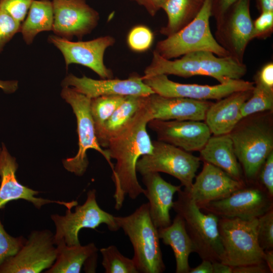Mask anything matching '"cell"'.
I'll return each mask as SVG.
<instances>
[{"label":"cell","mask_w":273,"mask_h":273,"mask_svg":"<svg viewBox=\"0 0 273 273\" xmlns=\"http://www.w3.org/2000/svg\"><path fill=\"white\" fill-rule=\"evenodd\" d=\"M147 97L129 123L107 145L110 158L116 161L111 178L115 185L113 197L117 210L122 207L126 196L135 199L145 193V190L137 178L136 165L142 156L150 154L153 149L146 129L149 122L153 120Z\"/></svg>","instance_id":"1"},{"label":"cell","mask_w":273,"mask_h":273,"mask_svg":"<svg viewBox=\"0 0 273 273\" xmlns=\"http://www.w3.org/2000/svg\"><path fill=\"white\" fill-rule=\"evenodd\" d=\"M247 71L246 65L230 56L218 57L209 51H197L171 60L154 51L150 64L144 70L143 78L157 75H174L188 77L196 75L212 77L219 83L231 79H240Z\"/></svg>","instance_id":"2"},{"label":"cell","mask_w":273,"mask_h":273,"mask_svg":"<svg viewBox=\"0 0 273 273\" xmlns=\"http://www.w3.org/2000/svg\"><path fill=\"white\" fill-rule=\"evenodd\" d=\"M119 229L128 236L133 248L132 258L139 272L161 273L165 269L158 229L151 218L148 203L126 216H115Z\"/></svg>","instance_id":"3"},{"label":"cell","mask_w":273,"mask_h":273,"mask_svg":"<svg viewBox=\"0 0 273 273\" xmlns=\"http://www.w3.org/2000/svg\"><path fill=\"white\" fill-rule=\"evenodd\" d=\"M177 194L172 208L184 219L194 252L202 260L220 261L223 249L218 230L219 217L212 213H203L185 190Z\"/></svg>","instance_id":"4"},{"label":"cell","mask_w":273,"mask_h":273,"mask_svg":"<svg viewBox=\"0 0 273 273\" xmlns=\"http://www.w3.org/2000/svg\"><path fill=\"white\" fill-rule=\"evenodd\" d=\"M211 0H206L194 19L177 32L158 41L154 51L167 59L202 51L210 52L218 57L230 56L211 33Z\"/></svg>","instance_id":"5"},{"label":"cell","mask_w":273,"mask_h":273,"mask_svg":"<svg viewBox=\"0 0 273 273\" xmlns=\"http://www.w3.org/2000/svg\"><path fill=\"white\" fill-rule=\"evenodd\" d=\"M223 253L220 262L232 267L264 262L257 234V218L219 217Z\"/></svg>","instance_id":"6"},{"label":"cell","mask_w":273,"mask_h":273,"mask_svg":"<svg viewBox=\"0 0 273 273\" xmlns=\"http://www.w3.org/2000/svg\"><path fill=\"white\" fill-rule=\"evenodd\" d=\"M62 98L72 108L77 121L78 136V151L76 155L63 160L64 167L68 171L77 176L83 175L88 166L86 154L89 149H94L101 153L112 168L114 165L106 149H103L96 136L94 123L92 116L90 99L71 87H63L61 93Z\"/></svg>","instance_id":"7"},{"label":"cell","mask_w":273,"mask_h":273,"mask_svg":"<svg viewBox=\"0 0 273 273\" xmlns=\"http://www.w3.org/2000/svg\"><path fill=\"white\" fill-rule=\"evenodd\" d=\"M71 209L66 210L65 215H51L56 232L54 234L55 243L63 240L68 246L80 245L78 234L83 228L96 230L100 224L107 225L111 231H117L118 226L114 216L104 211L99 206L96 197V191L89 190L84 203L75 206L74 212Z\"/></svg>","instance_id":"8"},{"label":"cell","mask_w":273,"mask_h":273,"mask_svg":"<svg viewBox=\"0 0 273 273\" xmlns=\"http://www.w3.org/2000/svg\"><path fill=\"white\" fill-rule=\"evenodd\" d=\"M152 143V153L138 160L136 172L142 175L153 172L167 173L178 179L185 189L189 190L200 166V158L162 141Z\"/></svg>","instance_id":"9"},{"label":"cell","mask_w":273,"mask_h":273,"mask_svg":"<svg viewBox=\"0 0 273 273\" xmlns=\"http://www.w3.org/2000/svg\"><path fill=\"white\" fill-rule=\"evenodd\" d=\"M250 2L251 0H237L216 22L215 39L231 57L240 63H244L246 49L251 40Z\"/></svg>","instance_id":"10"},{"label":"cell","mask_w":273,"mask_h":273,"mask_svg":"<svg viewBox=\"0 0 273 273\" xmlns=\"http://www.w3.org/2000/svg\"><path fill=\"white\" fill-rule=\"evenodd\" d=\"M57 255L54 234L34 230L19 251L0 266V273H39L50 268Z\"/></svg>","instance_id":"11"},{"label":"cell","mask_w":273,"mask_h":273,"mask_svg":"<svg viewBox=\"0 0 273 273\" xmlns=\"http://www.w3.org/2000/svg\"><path fill=\"white\" fill-rule=\"evenodd\" d=\"M230 134L235 155L243 165L246 176L254 178L272 152L271 129L263 123H254Z\"/></svg>","instance_id":"12"},{"label":"cell","mask_w":273,"mask_h":273,"mask_svg":"<svg viewBox=\"0 0 273 273\" xmlns=\"http://www.w3.org/2000/svg\"><path fill=\"white\" fill-rule=\"evenodd\" d=\"M272 197L262 186L243 188L224 199L212 201L200 208L218 217L258 218L273 208Z\"/></svg>","instance_id":"13"},{"label":"cell","mask_w":273,"mask_h":273,"mask_svg":"<svg viewBox=\"0 0 273 273\" xmlns=\"http://www.w3.org/2000/svg\"><path fill=\"white\" fill-rule=\"evenodd\" d=\"M142 78L144 83L157 95L198 100H219L236 92L253 89L254 86V82L242 79H231L223 83L208 85L176 82L164 74Z\"/></svg>","instance_id":"14"},{"label":"cell","mask_w":273,"mask_h":273,"mask_svg":"<svg viewBox=\"0 0 273 273\" xmlns=\"http://www.w3.org/2000/svg\"><path fill=\"white\" fill-rule=\"evenodd\" d=\"M48 40L62 53L66 67L72 64H79L89 68L102 79L113 78L112 71L104 62L106 49L115 43L112 36L106 35L88 41H72L51 35Z\"/></svg>","instance_id":"15"},{"label":"cell","mask_w":273,"mask_h":273,"mask_svg":"<svg viewBox=\"0 0 273 273\" xmlns=\"http://www.w3.org/2000/svg\"><path fill=\"white\" fill-rule=\"evenodd\" d=\"M54 23L56 36L68 40L74 36L81 40L97 26L99 14L86 0H53Z\"/></svg>","instance_id":"16"},{"label":"cell","mask_w":273,"mask_h":273,"mask_svg":"<svg viewBox=\"0 0 273 273\" xmlns=\"http://www.w3.org/2000/svg\"><path fill=\"white\" fill-rule=\"evenodd\" d=\"M63 87H71L90 99L107 95L148 96L155 94L145 84L142 76L135 73L126 79H94L83 75L78 77L72 74L66 76Z\"/></svg>","instance_id":"17"},{"label":"cell","mask_w":273,"mask_h":273,"mask_svg":"<svg viewBox=\"0 0 273 273\" xmlns=\"http://www.w3.org/2000/svg\"><path fill=\"white\" fill-rule=\"evenodd\" d=\"M159 141L189 152L200 151L211 137V131L201 121L153 119L148 123Z\"/></svg>","instance_id":"18"},{"label":"cell","mask_w":273,"mask_h":273,"mask_svg":"<svg viewBox=\"0 0 273 273\" xmlns=\"http://www.w3.org/2000/svg\"><path fill=\"white\" fill-rule=\"evenodd\" d=\"M18 164L6 146L3 144L0 153V209L9 202L22 199L31 203L37 209L43 206L57 203L72 209L77 205L76 201H60L36 197L39 192L23 186L17 180L16 172Z\"/></svg>","instance_id":"19"},{"label":"cell","mask_w":273,"mask_h":273,"mask_svg":"<svg viewBox=\"0 0 273 273\" xmlns=\"http://www.w3.org/2000/svg\"><path fill=\"white\" fill-rule=\"evenodd\" d=\"M245 186L243 181L233 178L220 168L205 162L191 188L184 190L200 209L212 201L228 197Z\"/></svg>","instance_id":"20"},{"label":"cell","mask_w":273,"mask_h":273,"mask_svg":"<svg viewBox=\"0 0 273 273\" xmlns=\"http://www.w3.org/2000/svg\"><path fill=\"white\" fill-rule=\"evenodd\" d=\"M153 119L161 120H204L212 104L206 100L167 97L156 94L147 97Z\"/></svg>","instance_id":"21"},{"label":"cell","mask_w":273,"mask_h":273,"mask_svg":"<svg viewBox=\"0 0 273 273\" xmlns=\"http://www.w3.org/2000/svg\"><path fill=\"white\" fill-rule=\"evenodd\" d=\"M142 180L146 188L144 195L148 200L150 215L154 225L157 229L169 225L173 196L181 190V186L168 183L156 172L143 175Z\"/></svg>","instance_id":"22"},{"label":"cell","mask_w":273,"mask_h":273,"mask_svg":"<svg viewBox=\"0 0 273 273\" xmlns=\"http://www.w3.org/2000/svg\"><path fill=\"white\" fill-rule=\"evenodd\" d=\"M252 90L234 93L211 105L205 118L211 132L215 135L230 133L241 120L240 109Z\"/></svg>","instance_id":"23"},{"label":"cell","mask_w":273,"mask_h":273,"mask_svg":"<svg viewBox=\"0 0 273 273\" xmlns=\"http://www.w3.org/2000/svg\"><path fill=\"white\" fill-rule=\"evenodd\" d=\"M200 151L205 162L220 168L233 178L243 181L230 133L210 137Z\"/></svg>","instance_id":"24"},{"label":"cell","mask_w":273,"mask_h":273,"mask_svg":"<svg viewBox=\"0 0 273 273\" xmlns=\"http://www.w3.org/2000/svg\"><path fill=\"white\" fill-rule=\"evenodd\" d=\"M158 236L163 243L170 246L176 261V273H189L190 254L194 252V247L186 229L184 219L176 214L171 224L158 229Z\"/></svg>","instance_id":"25"},{"label":"cell","mask_w":273,"mask_h":273,"mask_svg":"<svg viewBox=\"0 0 273 273\" xmlns=\"http://www.w3.org/2000/svg\"><path fill=\"white\" fill-rule=\"evenodd\" d=\"M146 96H127L124 101L96 132L101 147L106 148L108 141L129 123L145 102Z\"/></svg>","instance_id":"26"},{"label":"cell","mask_w":273,"mask_h":273,"mask_svg":"<svg viewBox=\"0 0 273 273\" xmlns=\"http://www.w3.org/2000/svg\"><path fill=\"white\" fill-rule=\"evenodd\" d=\"M55 244L57 250L56 260L45 273H79L88 258L98 252L93 243L84 246H68L61 240Z\"/></svg>","instance_id":"27"},{"label":"cell","mask_w":273,"mask_h":273,"mask_svg":"<svg viewBox=\"0 0 273 273\" xmlns=\"http://www.w3.org/2000/svg\"><path fill=\"white\" fill-rule=\"evenodd\" d=\"M206 0H167L162 9L167 22L160 32L166 37L180 30L198 15Z\"/></svg>","instance_id":"28"},{"label":"cell","mask_w":273,"mask_h":273,"mask_svg":"<svg viewBox=\"0 0 273 273\" xmlns=\"http://www.w3.org/2000/svg\"><path fill=\"white\" fill-rule=\"evenodd\" d=\"M53 23L52 1L33 0L26 18L21 23L20 32L26 43L30 44L39 33L52 31Z\"/></svg>","instance_id":"29"},{"label":"cell","mask_w":273,"mask_h":273,"mask_svg":"<svg viewBox=\"0 0 273 273\" xmlns=\"http://www.w3.org/2000/svg\"><path fill=\"white\" fill-rule=\"evenodd\" d=\"M126 96L107 95L90 99V109L96 132L124 101Z\"/></svg>","instance_id":"30"},{"label":"cell","mask_w":273,"mask_h":273,"mask_svg":"<svg viewBox=\"0 0 273 273\" xmlns=\"http://www.w3.org/2000/svg\"><path fill=\"white\" fill-rule=\"evenodd\" d=\"M250 98L242 105L240 112L241 119L254 113L270 110L273 107V89L255 81Z\"/></svg>","instance_id":"31"},{"label":"cell","mask_w":273,"mask_h":273,"mask_svg":"<svg viewBox=\"0 0 273 273\" xmlns=\"http://www.w3.org/2000/svg\"><path fill=\"white\" fill-rule=\"evenodd\" d=\"M102 265L106 273H138L133 259L124 256L114 245L100 249Z\"/></svg>","instance_id":"32"},{"label":"cell","mask_w":273,"mask_h":273,"mask_svg":"<svg viewBox=\"0 0 273 273\" xmlns=\"http://www.w3.org/2000/svg\"><path fill=\"white\" fill-rule=\"evenodd\" d=\"M154 39V34L148 27L139 25L130 30L126 41L128 47L131 51L141 53L150 49Z\"/></svg>","instance_id":"33"},{"label":"cell","mask_w":273,"mask_h":273,"mask_svg":"<svg viewBox=\"0 0 273 273\" xmlns=\"http://www.w3.org/2000/svg\"><path fill=\"white\" fill-rule=\"evenodd\" d=\"M26 240L23 236L14 237L9 234L0 219V266L18 252Z\"/></svg>","instance_id":"34"},{"label":"cell","mask_w":273,"mask_h":273,"mask_svg":"<svg viewBox=\"0 0 273 273\" xmlns=\"http://www.w3.org/2000/svg\"><path fill=\"white\" fill-rule=\"evenodd\" d=\"M257 240L263 250L273 248V209L257 218Z\"/></svg>","instance_id":"35"},{"label":"cell","mask_w":273,"mask_h":273,"mask_svg":"<svg viewBox=\"0 0 273 273\" xmlns=\"http://www.w3.org/2000/svg\"><path fill=\"white\" fill-rule=\"evenodd\" d=\"M21 23L0 9V53L14 35L20 31Z\"/></svg>","instance_id":"36"},{"label":"cell","mask_w":273,"mask_h":273,"mask_svg":"<svg viewBox=\"0 0 273 273\" xmlns=\"http://www.w3.org/2000/svg\"><path fill=\"white\" fill-rule=\"evenodd\" d=\"M273 32V11L264 12L253 21L251 40L265 39Z\"/></svg>","instance_id":"37"},{"label":"cell","mask_w":273,"mask_h":273,"mask_svg":"<svg viewBox=\"0 0 273 273\" xmlns=\"http://www.w3.org/2000/svg\"><path fill=\"white\" fill-rule=\"evenodd\" d=\"M33 0H0V9L22 23Z\"/></svg>","instance_id":"38"},{"label":"cell","mask_w":273,"mask_h":273,"mask_svg":"<svg viewBox=\"0 0 273 273\" xmlns=\"http://www.w3.org/2000/svg\"><path fill=\"white\" fill-rule=\"evenodd\" d=\"M260 178L262 185L271 197H273V152H271L261 168Z\"/></svg>","instance_id":"39"},{"label":"cell","mask_w":273,"mask_h":273,"mask_svg":"<svg viewBox=\"0 0 273 273\" xmlns=\"http://www.w3.org/2000/svg\"><path fill=\"white\" fill-rule=\"evenodd\" d=\"M255 81H257L264 86L273 89V63L265 64L257 72L255 76Z\"/></svg>","instance_id":"40"},{"label":"cell","mask_w":273,"mask_h":273,"mask_svg":"<svg viewBox=\"0 0 273 273\" xmlns=\"http://www.w3.org/2000/svg\"><path fill=\"white\" fill-rule=\"evenodd\" d=\"M237 0H211V13L216 22L223 16Z\"/></svg>","instance_id":"41"},{"label":"cell","mask_w":273,"mask_h":273,"mask_svg":"<svg viewBox=\"0 0 273 273\" xmlns=\"http://www.w3.org/2000/svg\"><path fill=\"white\" fill-rule=\"evenodd\" d=\"M270 271L264 262L233 267L232 273H267Z\"/></svg>","instance_id":"42"},{"label":"cell","mask_w":273,"mask_h":273,"mask_svg":"<svg viewBox=\"0 0 273 273\" xmlns=\"http://www.w3.org/2000/svg\"><path fill=\"white\" fill-rule=\"evenodd\" d=\"M143 6L151 16H154L162 9L167 0H130Z\"/></svg>","instance_id":"43"},{"label":"cell","mask_w":273,"mask_h":273,"mask_svg":"<svg viewBox=\"0 0 273 273\" xmlns=\"http://www.w3.org/2000/svg\"><path fill=\"white\" fill-rule=\"evenodd\" d=\"M189 273H213L212 262L203 259L202 263L194 268H191Z\"/></svg>","instance_id":"44"},{"label":"cell","mask_w":273,"mask_h":273,"mask_svg":"<svg viewBox=\"0 0 273 273\" xmlns=\"http://www.w3.org/2000/svg\"><path fill=\"white\" fill-rule=\"evenodd\" d=\"M18 88V81L15 80H0V88L7 94L15 92Z\"/></svg>","instance_id":"45"},{"label":"cell","mask_w":273,"mask_h":273,"mask_svg":"<svg viewBox=\"0 0 273 273\" xmlns=\"http://www.w3.org/2000/svg\"><path fill=\"white\" fill-rule=\"evenodd\" d=\"M213 273H232L233 267L220 261L212 262Z\"/></svg>","instance_id":"46"},{"label":"cell","mask_w":273,"mask_h":273,"mask_svg":"<svg viewBox=\"0 0 273 273\" xmlns=\"http://www.w3.org/2000/svg\"><path fill=\"white\" fill-rule=\"evenodd\" d=\"M256 7L260 13L273 11V0H256Z\"/></svg>","instance_id":"47"},{"label":"cell","mask_w":273,"mask_h":273,"mask_svg":"<svg viewBox=\"0 0 273 273\" xmlns=\"http://www.w3.org/2000/svg\"><path fill=\"white\" fill-rule=\"evenodd\" d=\"M263 259L270 272L272 273L273 272V250H264Z\"/></svg>","instance_id":"48"},{"label":"cell","mask_w":273,"mask_h":273,"mask_svg":"<svg viewBox=\"0 0 273 273\" xmlns=\"http://www.w3.org/2000/svg\"><path fill=\"white\" fill-rule=\"evenodd\" d=\"M1 149H2V145H0V153H1Z\"/></svg>","instance_id":"49"}]
</instances>
